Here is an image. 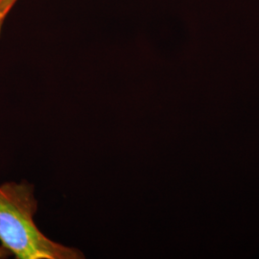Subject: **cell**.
Segmentation results:
<instances>
[{
	"instance_id": "6da1fadb",
	"label": "cell",
	"mask_w": 259,
	"mask_h": 259,
	"mask_svg": "<svg viewBox=\"0 0 259 259\" xmlns=\"http://www.w3.org/2000/svg\"><path fill=\"white\" fill-rule=\"evenodd\" d=\"M37 202L27 182L0 185V242L18 259H80L83 253L47 237L34 221Z\"/></svg>"
},
{
	"instance_id": "7a4b0ae2",
	"label": "cell",
	"mask_w": 259,
	"mask_h": 259,
	"mask_svg": "<svg viewBox=\"0 0 259 259\" xmlns=\"http://www.w3.org/2000/svg\"><path fill=\"white\" fill-rule=\"evenodd\" d=\"M17 2L18 0H0V34L5 20Z\"/></svg>"
},
{
	"instance_id": "3957f363",
	"label": "cell",
	"mask_w": 259,
	"mask_h": 259,
	"mask_svg": "<svg viewBox=\"0 0 259 259\" xmlns=\"http://www.w3.org/2000/svg\"><path fill=\"white\" fill-rule=\"evenodd\" d=\"M10 254L9 250L5 249L2 245L0 246V258H7Z\"/></svg>"
}]
</instances>
